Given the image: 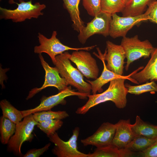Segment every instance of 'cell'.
Returning <instances> with one entry per match:
<instances>
[{"label":"cell","mask_w":157,"mask_h":157,"mask_svg":"<svg viewBox=\"0 0 157 157\" xmlns=\"http://www.w3.org/2000/svg\"><path fill=\"white\" fill-rule=\"evenodd\" d=\"M134 72L128 76L116 78L111 81L107 89L103 92L88 95V101L84 105L78 108L76 113L78 114H85L92 108L108 101H112L118 108H124L126 105V96L128 93V89L124 84L125 80L128 79L138 84L137 81L130 77Z\"/></svg>","instance_id":"obj_1"},{"label":"cell","mask_w":157,"mask_h":157,"mask_svg":"<svg viewBox=\"0 0 157 157\" xmlns=\"http://www.w3.org/2000/svg\"><path fill=\"white\" fill-rule=\"evenodd\" d=\"M56 59L55 67L68 85L76 88L81 93L90 94L91 85L84 80L82 73L73 66L65 53L57 56Z\"/></svg>","instance_id":"obj_2"},{"label":"cell","mask_w":157,"mask_h":157,"mask_svg":"<svg viewBox=\"0 0 157 157\" xmlns=\"http://www.w3.org/2000/svg\"><path fill=\"white\" fill-rule=\"evenodd\" d=\"M19 1V3H16L17 7L14 9L0 7V19H10L14 22H20L26 19L37 18L43 15L42 11L46 8L44 4L38 2L33 4L32 0L26 2L23 0Z\"/></svg>","instance_id":"obj_3"},{"label":"cell","mask_w":157,"mask_h":157,"mask_svg":"<svg viewBox=\"0 0 157 157\" xmlns=\"http://www.w3.org/2000/svg\"><path fill=\"white\" fill-rule=\"evenodd\" d=\"M38 122L31 114L24 117L23 120L16 124L15 131L8 144L7 149L15 156L22 157L21 147L25 141L31 142L33 138L32 132Z\"/></svg>","instance_id":"obj_4"},{"label":"cell","mask_w":157,"mask_h":157,"mask_svg":"<svg viewBox=\"0 0 157 157\" xmlns=\"http://www.w3.org/2000/svg\"><path fill=\"white\" fill-rule=\"evenodd\" d=\"M120 45L123 48L127 61L125 68L127 71L131 64L141 58L149 57L154 47L147 40L141 41L138 35L123 37Z\"/></svg>","instance_id":"obj_5"},{"label":"cell","mask_w":157,"mask_h":157,"mask_svg":"<svg viewBox=\"0 0 157 157\" xmlns=\"http://www.w3.org/2000/svg\"><path fill=\"white\" fill-rule=\"evenodd\" d=\"M57 33L53 31L50 38H47L40 33H38V37L40 45L34 48V52L36 53H47L50 57L54 65L56 61V56L68 50L90 51L94 48L96 45L81 48H73L63 44L56 37Z\"/></svg>","instance_id":"obj_6"},{"label":"cell","mask_w":157,"mask_h":157,"mask_svg":"<svg viewBox=\"0 0 157 157\" xmlns=\"http://www.w3.org/2000/svg\"><path fill=\"white\" fill-rule=\"evenodd\" d=\"M79 128L76 127L73 130L72 135L67 141H65L56 132L49 136V140L54 144L52 153L58 157H88V154L82 153L78 149L77 140Z\"/></svg>","instance_id":"obj_7"},{"label":"cell","mask_w":157,"mask_h":157,"mask_svg":"<svg viewBox=\"0 0 157 157\" xmlns=\"http://www.w3.org/2000/svg\"><path fill=\"white\" fill-rule=\"evenodd\" d=\"M111 20V15L101 11L79 33L78 38L79 42L84 44L90 37L96 34L105 37L109 35Z\"/></svg>","instance_id":"obj_8"},{"label":"cell","mask_w":157,"mask_h":157,"mask_svg":"<svg viewBox=\"0 0 157 157\" xmlns=\"http://www.w3.org/2000/svg\"><path fill=\"white\" fill-rule=\"evenodd\" d=\"M89 94L76 91L71 86L60 91L57 94L48 97L43 96L40 99L39 105L35 108L21 111L24 117L31 114L44 111L50 110L54 106L59 104L65 105L66 103L65 98L72 96H76L82 99H85Z\"/></svg>","instance_id":"obj_9"},{"label":"cell","mask_w":157,"mask_h":157,"mask_svg":"<svg viewBox=\"0 0 157 157\" xmlns=\"http://www.w3.org/2000/svg\"><path fill=\"white\" fill-rule=\"evenodd\" d=\"M64 53L86 78L95 80L98 78L99 69L95 59L90 53L80 50L75 51L71 54L67 51Z\"/></svg>","instance_id":"obj_10"},{"label":"cell","mask_w":157,"mask_h":157,"mask_svg":"<svg viewBox=\"0 0 157 157\" xmlns=\"http://www.w3.org/2000/svg\"><path fill=\"white\" fill-rule=\"evenodd\" d=\"M39 56L45 72L44 81L41 87L33 88L29 92L26 99L27 100L31 98L47 87H55L60 92L65 89L68 85L65 79L60 75L58 71L55 67L50 66L44 60L41 54H39Z\"/></svg>","instance_id":"obj_11"},{"label":"cell","mask_w":157,"mask_h":157,"mask_svg":"<svg viewBox=\"0 0 157 157\" xmlns=\"http://www.w3.org/2000/svg\"><path fill=\"white\" fill-rule=\"evenodd\" d=\"M101 55L107 62L106 66L109 70L117 75L123 76L126 57L121 45L115 44L109 40L106 41L105 52Z\"/></svg>","instance_id":"obj_12"},{"label":"cell","mask_w":157,"mask_h":157,"mask_svg":"<svg viewBox=\"0 0 157 157\" xmlns=\"http://www.w3.org/2000/svg\"><path fill=\"white\" fill-rule=\"evenodd\" d=\"M147 20L144 14L137 16L120 17L116 13L112 15L109 35L113 38L126 36L133 26Z\"/></svg>","instance_id":"obj_13"},{"label":"cell","mask_w":157,"mask_h":157,"mask_svg":"<svg viewBox=\"0 0 157 157\" xmlns=\"http://www.w3.org/2000/svg\"><path fill=\"white\" fill-rule=\"evenodd\" d=\"M116 129V124L104 122L93 134L85 139H81V142L85 146L92 145L97 147L112 144Z\"/></svg>","instance_id":"obj_14"},{"label":"cell","mask_w":157,"mask_h":157,"mask_svg":"<svg viewBox=\"0 0 157 157\" xmlns=\"http://www.w3.org/2000/svg\"><path fill=\"white\" fill-rule=\"evenodd\" d=\"M151 58L144 67L140 72L136 71L131 78L139 84L149 81H157V47H154Z\"/></svg>","instance_id":"obj_15"},{"label":"cell","mask_w":157,"mask_h":157,"mask_svg":"<svg viewBox=\"0 0 157 157\" xmlns=\"http://www.w3.org/2000/svg\"><path fill=\"white\" fill-rule=\"evenodd\" d=\"M115 124L112 144L119 148H125L135 137L131 128L130 120L121 119Z\"/></svg>","instance_id":"obj_16"},{"label":"cell","mask_w":157,"mask_h":157,"mask_svg":"<svg viewBox=\"0 0 157 157\" xmlns=\"http://www.w3.org/2000/svg\"><path fill=\"white\" fill-rule=\"evenodd\" d=\"M97 49L99 55L94 52H93V54L102 61L103 65V69L100 76L94 81L86 80V81L91 85L92 94H96L97 92L100 93H101L103 91L102 87L105 84L115 78L124 76L117 75L109 70L106 66L105 60L102 56L100 50L99 48H97Z\"/></svg>","instance_id":"obj_17"},{"label":"cell","mask_w":157,"mask_h":157,"mask_svg":"<svg viewBox=\"0 0 157 157\" xmlns=\"http://www.w3.org/2000/svg\"><path fill=\"white\" fill-rule=\"evenodd\" d=\"M135 153L126 148H119L112 144L97 147L93 153L88 154V157H131Z\"/></svg>","instance_id":"obj_18"},{"label":"cell","mask_w":157,"mask_h":157,"mask_svg":"<svg viewBox=\"0 0 157 157\" xmlns=\"http://www.w3.org/2000/svg\"><path fill=\"white\" fill-rule=\"evenodd\" d=\"M131 127L135 136H142L151 139L157 138V125L144 122L139 116H136L135 122L131 124Z\"/></svg>","instance_id":"obj_19"},{"label":"cell","mask_w":157,"mask_h":157,"mask_svg":"<svg viewBox=\"0 0 157 157\" xmlns=\"http://www.w3.org/2000/svg\"><path fill=\"white\" fill-rule=\"evenodd\" d=\"M63 6L69 13L74 29L79 33L85 26L80 16L79 5L81 0H62Z\"/></svg>","instance_id":"obj_20"},{"label":"cell","mask_w":157,"mask_h":157,"mask_svg":"<svg viewBox=\"0 0 157 157\" xmlns=\"http://www.w3.org/2000/svg\"><path fill=\"white\" fill-rule=\"evenodd\" d=\"M153 0H131L121 12L122 16H135L143 13L146 8Z\"/></svg>","instance_id":"obj_21"},{"label":"cell","mask_w":157,"mask_h":157,"mask_svg":"<svg viewBox=\"0 0 157 157\" xmlns=\"http://www.w3.org/2000/svg\"><path fill=\"white\" fill-rule=\"evenodd\" d=\"M16 124L3 116L0 118V139L3 144H8L15 133Z\"/></svg>","instance_id":"obj_22"},{"label":"cell","mask_w":157,"mask_h":157,"mask_svg":"<svg viewBox=\"0 0 157 157\" xmlns=\"http://www.w3.org/2000/svg\"><path fill=\"white\" fill-rule=\"evenodd\" d=\"M0 106L3 115L16 124L21 122L24 118L21 111L15 108L6 99L1 100Z\"/></svg>","instance_id":"obj_23"},{"label":"cell","mask_w":157,"mask_h":157,"mask_svg":"<svg viewBox=\"0 0 157 157\" xmlns=\"http://www.w3.org/2000/svg\"><path fill=\"white\" fill-rule=\"evenodd\" d=\"M157 139V138L151 139L142 136H135L125 148L133 152H141L149 147Z\"/></svg>","instance_id":"obj_24"},{"label":"cell","mask_w":157,"mask_h":157,"mask_svg":"<svg viewBox=\"0 0 157 157\" xmlns=\"http://www.w3.org/2000/svg\"><path fill=\"white\" fill-rule=\"evenodd\" d=\"M125 6L123 0H101V11L112 15L122 12Z\"/></svg>","instance_id":"obj_25"},{"label":"cell","mask_w":157,"mask_h":157,"mask_svg":"<svg viewBox=\"0 0 157 157\" xmlns=\"http://www.w3.org/2000/svg\"><path fill=\"white\" fill-rule=\"evenodd\" d=\"M33 116L34 119L38 122L51 119L62 120L69 116L65 111H54L51 110L36 112Z\"/></svg>","instance_id":"obj_26"},{"label":"cell","mask_w":157,"mask_h":157,"mask_svg":"<svg viewBox=\"0 0 157 157\" xmlns=\"http://www.w3.org/2000/svg\"><path fill=\"white\" fill-rule=\"evenodd\" d=\"M63 124L61 120L51 119L39 122L37 126L48 137L59 129Z\"/></svg>","instance_id":"obj_27"},{"label":"cell","mask_w":157,"mask_h":157,"mask_svg":"<svg viewBox=\"0 0 157 157\" xmlns=\"http://www.w3.org/2000/svg\"><path fill=\"white\" fill-rule=\"evenodd\" d=\"M125 86L128 89V93L135 95L148 92H157V84L154 81L138 85H132L127 83L125 84Z\"/></svg>","instance_id":"obj_28"},{"label":"cell","mask_w":157,"mask_h":157,"mask_svg":"<svg viewBox=\"0 0 157 157\" xmlns=\"http://www.w3.org/2000/svg\"><path fill=\"white\" fill-rule=\"evenodd\" d=\"M101 0H82L83 5L88 13L94 17L101 11Z\"/></svg>","instance_id":"obj_29"},{"label":"cell","mask_w":157,"mask_h":157,"mask_svg":"<svg viewBox=\"0 0 157 157\" xmlns=\"http://www.w3.org/2000/svg\"><path fill=\"white\" fill-rule=\"evenodd\" d=\"M144 13L147 21L157 24V0H153Z\"/></svg>","instance_id":"obj_30"},{"label":"cell","mask_w":157,"mask_h":157,"mask_svg":"<svg viewBox=\"0 0 157 157\" xmlns=\"http://www.w3.org/2000/svg\"><path fill=\"white\" fill-rule=\"evenodd\" d=\"M51 144L50 143H49L42 148L31 149L23 155L22 157H39L49 149Z\"/></svg>","instance_id":"obj_31"},{"label":"cell","mask_w":157,"mask_h":157,"mask_svg":"<svg viewBox=\"0 0 157 157\" xmlns=\"http://www.w3.org/2000/svg\"><path fill=\"white\" fill-rule=\"evenodd\" d=\"M139 153L142 157H157V139L149 147Z\"/></svg>","instance_id":"obj_32"},{"label":"cell","mask_w":157,"mask_h":157,"mask_svg":"<svg viewBox=\"0 0 157 157\" xmlns=\"http://www.w3.org/2000/svg\"><path fill=\"white\" fill-rule=\"evenodd\" d=\"M15 0H9L8 2L10 4H13L16 3L15 2Z\"/></svg>","instance_id":"obj_33"},{"label":"cell","mask_w":157,"mask_h":157,"mask_svg":"<svg viewBox=\"0 0 157 157\" xmlns=\"http://www.w3.org/2000/svg\"><path fill=\"white\" fill-rule=\"evenodd\" d=\"M125 3V5L131 0H123Z\"/></svg>","instance_id":"obj_34"},{"label":"cell","mask_w":157,"mask_h":157,"mask_svg":"<svg viewBox=\"0 0 157 157\" xmlns=\"http://www.w3.org/2000/svg\"><path fill=\"white\" fill-rule=\"evenodd\" d=\"M1 0H0V1H1Z\"/></svg>","instance_id":"obj_35"}]
</instances>
